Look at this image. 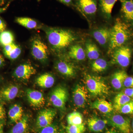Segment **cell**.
Segmentation results:
<instances>
[{
    "label": "cell",
    "instance_id": "cell-8",
    "mask_svg": "<svg viewBox=\"0 0 133 133\" xmlns=\"http://www.w3.org/2000/svg\"><path fill=\"white\" fill-rule=\"evenodd\" d=\"M56 113V111L53 109H45L41 111L37 118L36 122L37 128L40 130L52 124Z\"/></svg>",
    "mask_w": 133,
    "mask_h": 133
},
{
    "label": "cell",
    "instance_id": "cell-7",
    "mask_svg": "<svg viewBox=\"0 0 133 133\" xmlns=\"http://www.w3.org/2000/svg\"><path fill=\"white\" fill-rule=\"evenodd\" d=\"M31 53L36 59L44 62L48 58V47L41 40L36 38L32 43Z\"/></svg>",
    "mask_w": 133,
    "mask_h": 133
},
{
    "label": "cell",
    "instance_id": "cell-5",
    "mask_svg": "<svg viewBox=\"0 0 133 133\" xmlns=\"http://www.w3.org/2000/svg\"><path fill=\"white\" fill-rule=\"evenodd\" d=\"M68 99V93L64 87L58 86L52 91L50 97V101L55 107L64 109Z\"/></svg>",
    "mask_w": 133,
    "mask_h": 133
},
{
    "label": "cell",
    "instance_id": "cell-13",
    "mask_svg": "<svg viewBox=\"0 0 133 133\" xmlns=\"http://www.w3.org/2000/svg\"><path fill=\"white\" fill-rule=\"evenodd\" d=\"M26 94L29 102L33 107H42L45 104V99L43 94L39 91L28 89Z\"/></svg>",
    "mask_w": 133,
    "mask_h": 133
},
{
    "label": "cell",
    "instance_id": "cell-15",
    "mask_svg": "<svg viewBox=\"0 0 133 133\" xmlns=\"http://www.w3.org/2000/svg\"><path fill=\"white\" fill-rule=\"evenodd\" d=\"M121 12L124 19L133 26V0H121Z\"/></svg>",
    "mask_w": 133,
    "mask_h": 133
},
{
    "label": "cell",
    "instance_id": "cell-36",
    "mask_svg": "<svg viewBox=\"0 0 133 133\" xmlns=\"http://www.w3.org/2000/svg\"><path fill=\"white\" fill-rule=\"evenodd\" d=\"M123 92L129 97L133 99V88H126Z\"/></svg>",
    "mask_w": 133,
    "mask_h": 133
},
{
    "label": "cell",
    "instance_id": "cell-20",
    "mask_svg": "<svg viewBox=\"0 0 133 133\" xmlns=\"http://www.w3.org/2000/svg\"><path fill=\"white\" fill-rule=\"evenodd\" d=\"M68 54L71 58L78 61L84 60L87 56L85 50L82 46L78 44L71 45L69 49Z\"/></svg>",
    "mask_w": 133,
    "mask_h": 133
},
{
    "label": "cell",
    "instance_id": "cell-16",
    "mask_svg": "<svg viewBox=\"0 0 133 133\" xmlns=\"http://www.w3.org/2000/svg\"><path fill=\"white\" fill-rule=\"evenodd\" d=\"M19 91L16 85H11L6 87L0 91V100L5 102L12 100L16 97Z\"/></svg>",
    "mask_w": 133,
    "mask_h": 133
},
{
    "label": "cell",
    "instance_id": "cell-28",
    "mask_svg": "<svg viewBox=\"0 0 133 133\" xmlns=\"http://www.w3.org/2000/svg\"><path fill=\"white\" fill-rule=\"evenodd\" d=\"M66 120L68 125H80L84 123L83 115L77 111L72 112L68 115Z\"/></svg>",
    "mask_w": 133,
    "mask_h": 133
},
{
    "label": "cell",
    "instance_id": "cell-38",
    "mask_svg": "<svg viewBox=\"0 0 133 133\" xmlns=\"http://www.w3.org/2000/svg\"><path fill=\"white\" fill-rule=\"evenodd\" d=\"M6 26L5 22L1 18H0V33L5 31Z\"/></svg>",
    "mask_w": 133,
    "mask_h": 133
},
{
    "label": "cell",
    "instance_id": "cell-32",
    "mask_svg": "<svg viewBox=\"0 0 133 133\" xmlns=\"http://www.w3.org/2000/svg\"><path fill=\"white\" fill-rule=\"evenodd\" d=\"M118 112L122 114H133V99L124 105Z\"/></svg>",
    "mask_w": 133,
    "mask_h": 133
},
{
    "label": "cell",
    "instance_id": "cell-27",
    "mask_svg": "<svg viewBox=\"0 0 133 133\" xmlns=\"http://www.w3.org/2000/svg\"><path fill=\"white\" fill-rule=\"evenodd\" d=\"M108 67L107 62L105 59L99 58L93 60L91 64V68L92 71L97 73L104 71Z\"/></svg>",
    "mask_w": 133,
    "mask_h": 133
},
{
    "label": "cell",
    "instance_id": "cell-29",
    "mask_svg": "<svg viewBox=\"0 0 133 133\" xmlns=\"http://www.w3.org/2000/svg\"><path fill=\"white\" fill-rule=\"evenodd\" d=\"M16 21L18 24L27 29H35L37 27V22L35 20L28 17H18L16 19Z\"/></svg>",
    "mask_w": 133,
    "mask_h": 133
},
{
    "label": "cell",
    "instance_id": "cell-14",
    "mask_svg": "<svg viewBox=\"0 0 133 133\" xmlns=\"http://www.w3.org/2000/svg\"><path fill=\"white\" fill-rule=\"evenodd\" d=\"M108 121L96 116H92L88 119L87 125L88 129L92 132L95 133L102 132L105 128Z\"/></svg>",
    "mask_w": 133,
    "mask_h": 133
},
{
    "label": "cell",
    "instance_id": "cell-26",
    "mask_svg": "<svg viewBox=\"0 0 133 133\" xmlns=\"http://www.w3.org/2000/svg\"><path fill=\"white\" fill-rule=\"evenodd\" d=\"M133 99L126 95L123 92L119 93L115 96L114 99V108L118 111L122 106Z\"/></svg>",
    "mask_w": 133,
    "mask_h": 133
},
{
    "label": "cell",
    "instance_id": "cell-2",
    "mask_svg": "<svg viewBox=\"0 0 133 133\" xmlns=\"http://www.w3.org/2000/svg\"><path fill=\"white\" fill-rule=\"evenodd\" d=\"M46 33L50 44L57 51L65 49L77 38L74 33L68 30L50 28Z\"/></svg>",
    "mask_w": 133,
    "mask_h": 133
},
{
    "label": "cell",
    "instance_id": "cell-25",
    "mask_svg": "<svg viewBox=\"0 0 133 133\" xmlns=\"http://www.w3.org/2000/svg\"><path fill=\"white\" fill-rule=\"evenodd\" d=\"M9 117L12 122L16 123L23 116V109L19 105L16 104L10 108L8 112Z\"/></svg>",
    "mask_w": 133,
    "mask_h": 133
},
{
    "label": "cell",
    "instance_id": "cell-33",
    "mask_svg": "<svg viewBox=\"0 0 133 133\" xmlns=\"http://www.w3.org/2000/svg\"><path fill=\"white\" fill-rule=\"evenodd\" d=\"M21 53V48L18 45L10 52L5 54V56L8 58L12 60L16 59L19 57Z\"/></svg>",
    "mask_w": 133,
    "mask_h": 133
},
{
    "label": "cell",
    "instance_id": "cell-11",
    "mask_svg": "<svg viewBox=\"0 0 133 133\" xmlns=\"http://www.w3.org/2000/svg\"><path fill=\"white\" fill-rule=\"evenodd\" d=\"M36 72V70L31 65L24 64L17 67L14 75L16 78L23 80L28 79Z\"/></svg>",
    "mask_w": 133,
    "mask_h": 133
},
{
    "label": "cell",
    "instance_id": "cell-12",
    "mask_svg": "<svg viewBox=\"0 0 133 133\" xmlns=\"http://www.w3.org/2000/svg\"><path fill=\"white\" fill-rule=\"evenodd\" d=\"M111 29L107 28H101L93 30L92 35L100 45L105 46L109 44Z\"/></svg>",
    "mask_w": 133,
    "mask_h": 133
},
{
    "label": "cell",
    "instance_id": "cell-4",
    "mask_svg": "<svg viewBox=\"0 0 133 133\" xmlns=\"http://www.w3.org/2000/svg\"><path fill=\"white\" fill-rule=\"evenodd\" d=\"M132 50L130 46L123 45L116 48L114 50L112 54V62L124 68L129 65Z\"/></svg>",
    "mask_w": 133,
    "mask_h": 133
},
{
    "label": "cell",
    "instance_id": "cell-44",
    "mask_svg": "<svg viewBox=\"0 0 133 133\" xmlns=\"http://www.w3.org/2000/svg\"><path fill=\"white\" fill-rule=\"evenodd\" d=\"M131 131L132 133H133V118L132 121V125H131Z\"/></svg>",
    "mask_w": 133,
    "mask_h": 133
},
{
    "label": "cell",
    "instance_id": "cell-22",
    "mask_svg": "<svg viewBox=\"0 0 133 133\" xmlns=\"http://www.w3.org/2000/svg\"><path fill=\"white\" fill-rule=\"evenodd\" d=\"M118 1L119 0H99L100 9L107 18L109 19L111 17L113 8Z\"/></svg>",
    "mask_w": 133,
    "mask_h": 133
},
{
    "label": "cell",
    "instance_id": "cell-42",
    "mask_svg": "<svg viewBox=\"0 0 133 133\" xmlns=\"http://www.w3.org/2000/svg\"><path fill=\"white\" fill-rule=\"evenodd\" d=\"M105 133H118L116 131H115L114 130L112 129H111V130H108Z\"/></svg>",
    "mask_w": 133,
    "mask_h": 133
},
{
    "label": "cell",
    "instance_id": "cell-41",
    "mask_svg": "<svg viewBox=\"0 0 133 133\" xmlns=\"http://www.w3.org/2000/svg\"><path fill=\"white\" fill-rule=\"evenodd\" d=\"M3 124L0 121V133H3Z\"/></svg>",
    "mask_w": 133,
    "mask_h": 133
},
{
    "label": "cell",
    "instance_id": "cell-30",
    "mask_svg": "<svg viewBox=\"0 0 133 133\" xmlns=\"http://www.w3.org/2000/svg\"><path fill=\"white\" fill-rule=\"evenodd\" d=\"M14 37L12 32L4 31L0 33V44L3 47L14 43Z\"/></svg>",
    "mask_w": 133,
    "mask_h": 133
},
{
    "label": "cell",
    "instance_id": "cell-9",
    "mask_svg": "<svg viewBox=\"0 0 133 133\" xmlns=\"http://www.w3.org/2000/svg\"><path fill=\"white\" fill-rule=\"evenodd\" d=\"M72 98L74 104L77 107H84L88 100V90L85 87L77 85L73 91Z\"/></svg>",
    "mask_w": 133,
    "mask_h": 133
},
{
    "label": "cell",
    "instance_id": "cell-17",
    "mask_svg": "<svg viewBox=\"0 0 133 133\" xmlns=\"http://www.w3.org/2000/svg\"><path fill=\"white\" fill-rule=\"evenodd\" d=\"M128 76L127 72L124 70H119L114 72L111 79V84L114 88L119 90L123 88L124 81Z\"/></svg>",
    "mask_w": 133,
    "mask_h": 133
},
{
    "label": "cell",
    "instance_id": "cell-10",
    "mask_svg": "<svg viewBox=\"0 0 133 133\" xmlns=\"http://www.w3.org/2000/svg\"><path fill=\"white\" fill-rule=\"evenodd\" d=\"M76 5L80 12L84 15L91 16L97 12V0H76Z\"/></svg>",
    "mask_w": 133,
    "mask_h": 133
},
{
    "label": "cell",
    "instance_id": "cell-31",
    "mask_svg": "<svg viewBox=\"0 0 133 133\" xmlns=\"http://www.w3.org/2000/svg\"><path fill=\"white\" fill-rule=\"evenodd\" d=\"M67 133H84L86 128L84 123L80 125H68L65 127Z\"/></svg>",
    "mask_w": 133,
    "mask_h": 133
},
{
    "label": "cell",
    "instance_id": "cell-46",
    "mask_svg": "<svg viewBox=\"0 0 133 133\" xmlns=\"http://www.w3.org/2000/svg\"><path fill=\"white\" fill-rule=\"evenodd\" d=\"M59 133H64V132H63V131H61Z\"/></svg>",
    "mask_w": 133,
    "mask_h": 133
},
{
    "label": "cell",
    "instance_id": "cell-1",
    "mask_svg": "<svg viewBox=\"0 0 133 133\" xmlns=\"http://www.w3.org/2000/svg\"><path fill=\"white\" fill-rule=\"evenodd\" d=\"M111 29L108 44V53H112L116 48L125 45L133 36V32L130 24L120 19L116 20Z\"/></svg>",
    "mask_w": 133,
    "mask_h": 133
},
{
    "label": "cell",
    "instance_id": "cell-45",
    "mask_svg": "<svg viewBox=\"0 0 133 133\" xmlns=\"http://www.w3.org/2000/svg\"><path fill=\"white\" fill-rule=\"evenodd\" d=\"M4 1H5V0H0V2H1V3H3L4 2Z\"/></svg>",
    "mask_w": 133,
    "mask_h": 133
},
{
    "label": "cell",
    "instance_id": "cell-37",
    "mask_svg": "<svg viewBox=\"0 0 133 133\" xmlns=\"http://www.w3.org/2000/svg\"><path fill=\"white\" fill-rule=\"evenodd\" d=\"M6 114L5 109L3 106L0 104V121L4 120L5 118Z\"/></svg>",
    "mask_w": 133,
    "mask_h": 133
},
{
    "label": "cell",
    "instance_id": "cell-21",
    "mask_svg": "<svg viewBox=\"0 0 133 133\" xmlns=\"http://www.w3.org/2000/svg\"><path fill=\"white\" fill-rule=\"evenodd\" d=\"M85 51L87 56L91 60L99 58V49L97 45L90 40H87L85 43Z\"/></svg>",
    "mask_w": 133,
    "mask_h": 133
},
{
    "label": "cell",
    "instance_id": "cell-18",
    "mask_svg": "<svg viewBox=\"0 0 133 133\" xmlns=\"http://www.w3.org/2000/svg\"><path fill=\"white\" fill-rule=\"evenodd\" d=\"M56 69L58 72L65 76L72 77L76 74V70L71 64L63 61H59L56 65Z\"/></svg>",
    "mask_w": 133,
    "mask_h": 133
},
{
    "label": "cell",
    "instance_id": "cell-3",
    "mask_svg": "<svg viewBox=\"0 0 133 133\" xmlns=\"http://www.w3.org/2000/svg\"><path fill=\"white\" fill-rule=\"evenodd\" d=\"M85 83L87 90L94 97L108 94L109 88L104 79L99 76L88 74L86 75Z\"/></svg>",
    "mask_w": 133,
    "mask_h": 133
},
{
    "label": "cell",
    "instance_id": "cell-24",
    "mask_svg": "<svg viewBox=\"0 0 133 133\" xmlns=\"http://www.w3.org/2000/svg\"><path fill=\"white\" fill-rule=\"evenodd\" d=\"M55 79L52 75L45 73L41 75L36 79L37 84L41 87L48 88L52 87L55 83Z\"/></svg>",
    "mask_w": 133,
    "mask_h": 133
},
{
    "label": "cell",
    "instance_id": "cell-39",
    "mask_svg": "<svg viewBox=\"0 0 133 133\" xmlns=\"http://www.w3.org/2000/svg\"><path fill=\"white\" fill-rule=\"evenodd\" d=\"M5 63V59L3 56L0 54V67L2 66Z\"/></svg>",
    "mask_w": 133,
    "mask_h": 133
},
{
    "label": "cell",
    "instance_id": "cell-34",
    "mask_svg": "<svg viewBox=\"0 0 133 133\" xmlns=\"http://www.w3.org/2000/svg\"><path fill=\"white\" fill-rule=\"evenodd\" d=\"M38 133H58V128L56 125L52 124L41 129Z\"/></svg>",
    "mask_w": 133,
    "mask_h": 133
},
{
    "label": "cell",
    "instance_id": "cell-43",
    "mask_svg": "<svg viewBox=\"0 0 133 133\" xmlns=\"http://www.w3.org/2000/svg\"><path fill=\"white\" fill-rule=\"evenodd\" d=\"M7 6L4 8H0V13H2V12H4L6 9Z\"/></svg>",
    "mask_w": 133,
    "mask_h": 133
},
{
    "label": "cell",
    "instance_id": "cell-6",
    "mask_svg": "<svg viewBox=\"0 0 133 133\" xmlns=\"http://www.w3.org/2000/svg\"><path fill=\"white\" fill-rule=\"evenodd\" d=\"M109 122L121 133H131V121L128 118L115 114L109 118Z\"/></svg>",
    "mask_w": 133,
    "mask_h": 133
},
{
    "label": "cell",
    "instance_id": "cell-23",
    "mask_svg": "<svg viewBox=\"0 0 133 133\" xmlns=\"http://www.w3.org/2000/svg\"><path fill=\"white\" fill-rule=\"evenodd\" d=\"M29 130V117L27 115H24L16 122L10 133H28Z\"/></svg>",
    "mask_w": 133,
    "mask_h": 133
},
{
    "label": "cell",
    "instance_id": "cell-19",
    "mask_svg": "<svg viewBox=\"0 0 133 133\" xmlns=\"http://www.w3.org/2000/svg\"><path fill=\"white\" fill-rule=\"evenodd\" d=\"M91 107L99 111L107 114L111 113L114 109L113 106L110 102L104 99H98L92 104Z\"/></svg>",
    "mask_w": 133,
    "mask_h": 133
},
{
    "label": "cell",
    "instance_id": "cell-35",
    "mask_svg": "<svg viewBox=\"0 0 133 133\" xmlns=\"http://www.w3.org/2000/svg\"><path fill=\"white\" fill-rule=\"evenodd\" d=\"M124 87L126 88H133V77L128 76L124 83Z\"/></svg>",
    "mask_w": 133,
    "mask_h": 133
},
{
    "label": "cell",
    "instance_id": "cell-40",
    "mask_svg": "<svg viewBox=\"0 0 133 133\" xmlns=\"http://www.w3.org/2000/svg\"><path fill=\"white\" fill-rule=\"evenodd\" d=\"M60 2L64 3V4L68 5L71 2L72 0H59Z\"/></svg>",
    "mask_w": 133,
    "mask_h": 133
}]
</instances>
